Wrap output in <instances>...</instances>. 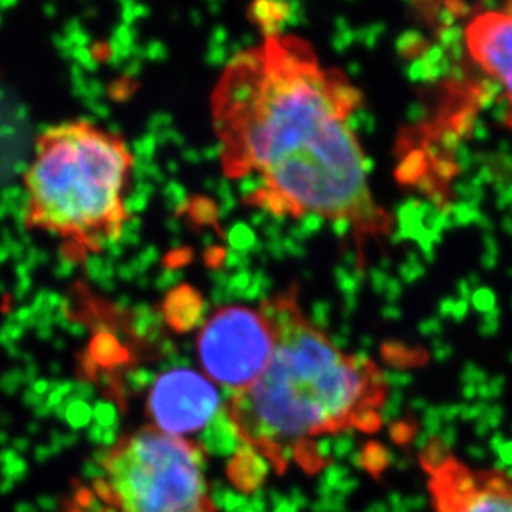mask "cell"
<instances>
[{
    "mask_svg": "<svg viewBox=\"0 0 512 512\" xmlns=\"http://www.w3.org/2000/svg\"><path fill=\"white\" fill-rule=\"evenodd\" d=\"M133 163L124 138L89 120L47 128L25 173L30 227L90 252L117 242Z\"/></svg>",
    "mask_w": 512,
    "mask_h": 512,
    "instance_id": "3957f363",
    "label": "cell"
},
{
    "mask_svg": "<svg viewBox=\"0 0 512 512\" xmlns=\"http://www.w3.org/2000/svg\"><path fill=\"white\" fill-rule=\"evenodd\" d=\"M222 398L207 375L198 371H167L153 383L148 413L153 426L165 433L187 438L200 433L217 416Z\"/></svg>",
    "mask_w": 512,
    "mask_h": 512,
    "instance_id": "52a82bcc",
    "label": "cell"
},
{
    "mask_svg": "<svg viewBox=\"0 0 512 512\" xmlns=\"http://www.w3.org/2000/svg\"><path fill=\"white\" fill-rule=\"evenodd\" d=\"M360 87L325 64L301 35L270 30L228 60L210 95L225 177L252 185L247 203L276 217L341 223L381 237L391 215L376 202L355 127Z\"/></svg>",
    "mask_w": 512,
    "mask_h": 512,
    "instance_id": "6da1fadb",
    "label": "cell"
},
{
    "mask_svg": "<svg viewBox=\"0 0 512 512\" xmlns=\"http://www.w3.org/2000/svg\"><path fill=\"white\" fill-rule=\"evenodd\" d=\"M197 350L205 375L233 394L240 393L268 368L275 331L261 306H227L203 325Z\"/></svg>",
    "mask_w": 512,
    "mask_h": 512,
    "instance_id": "5b68a950",
    "label": "cell"
},
{
    "mask_svg": "<svg viewBox=\"0 0 512 512\" xmlns=\"http://www.w3.org/2000/svg\"><path fill=\"white\" fill-rule=\"evenodd\" d=\"M261 308L275 331V350L265 373L228 401L238 438L283 471L316 439L375 431L388 398L375 361L340 350L308 320L295 290Z\"/></svg>",
    "mask_w": 512,
    "mask_h": 512,
    "instance_id": "7a4b0ae2",
    "label": "cell"
},
{
    "mask_svg": "<svg viewBox=\"0 0 512 512\" xmlns=\"http://www.w3.org/2000/svg\"><path fill=\"white\" fill-rule=\"evenodd\" d=\"M434 512H512V471L474 468L443 443L421 454Z\"/></svg>",
    "mask_w": 512,
    "mask_h": 512,
    "instance_id": "8992f818",
    "label": "cell"
},
{
    "mask_svg": "<svg viewBox=\"0 0 512 512\" xmlns=\"http://www.w3.org/2000/svg\"><path fill=\"white\" fill-rule=\"evenodd\" d=\"M97 489L112 512H217L203 449L153 424L105 453Z\"/></svg>",
    "mask_w": 512,
    "mask_h": 512,
    "instance_id": "277c9868",
    "label": "cell"
},
{
    "mask_svg": "<svg viewBox=\"0 0 512 512\" xmlns=\"http://www.w3.org/2000/svg\"><path fill=\"white\" fill-rule=\"evenodd\" d=\"M463 39L471 62L498 87L504 119L512 128V0L476 12Z\"/></svg>",
    "mask_w": 512,
    "mask_h": 512,
    "instance_id": "ba28073f",
    "label": "cell"
}]
</instances>
